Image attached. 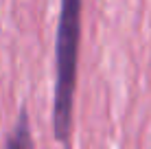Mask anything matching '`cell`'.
I'll return each mask as SVG.
<instances>
[{
	"instance_id": "obj_1",
	"label": "cell",
	"mask_w": 151,
	"mask_h": 149,
	"mask_svg": "<svg viewBox=\"0 0 151 149\" xmlns=\"http://www.w3.org/2000/svg\"><path fill=\"white\" fill-rule=\"evenodd\" d=\"M79 42H81V0H61L57 37H55V94H53V132L55 138L61 143L68 140L72 127Z\"/></svg>"
},
{
	"instance_id": "obj_2",
	"label": "cell",
	"mask_w": 151,
	"mask_h": 149,
	"mask_svg": "<svg viewBox=\"0 0 151 149\" xmlns=\"http://www.w3.org/2000/svg\"><path fill=\"white\" fill-rule=\"evenodd\" d=\"M4 149H35L33 143V134H31V125H29V114L27 112H20L15 127L11 130V134L7 138V145Z\"/></svg>"
}]
</instances>
